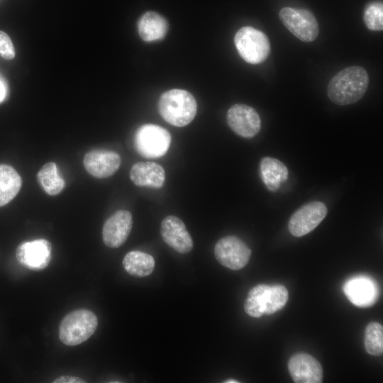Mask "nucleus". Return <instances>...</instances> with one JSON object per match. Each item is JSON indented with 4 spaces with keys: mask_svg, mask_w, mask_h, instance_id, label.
<instances>
[{
    "mask_svg": "<svg viewBox=\"0 0 383 383\" xmlns=\"http://www.w3.org/2000/svg\"><path fill=\"white\" fill-rule=\"evenodd\" d=\"M369 85V76L365 68L355 65L338 72L329 82L328 98L334 104L345 106L359 101Z\"/></svg>",
    "mask_w": 383,
    "mask_h": 383,
    "instance_id": "f257e3e1",
    "label": "nucleus"
},
{
    "mask_svg": "<svg viewBox=\"0 0 383 383\" xmlns=\"http://www.w3.org/2000/svg\"><path fill=\"white\" fill-rule=\"evenodd\" d=\"M158 111L166 122L174 126L183 127L194 118L197 104L190 92L174 89L161 95L158 101Z\"/></svg>",
    "mask_w": 383,
    "mask_h": 383,
    "instance_id": "f03ea898",
    "label": "nucleus"
},
{
    "mask_svg": "<svg viewBox=\"0 0 383 383\" xmlns=\"http://www.w3.org/2000/svg\"><path fill=\"white\" fill-rule=\"evenodd\" d=\"M98 320L95 313L87 309L70 312L59 326V338L68 346L78 345L88 340L96 331Z\"/></svg>",
    "mask_w": 383,
    "mask_h": 383,
    "instance_id": "7ed1b4c3",
    "label": "nucleus"
},
{
    "mask_svg": "<svg viewBox=\"0 0 383 383\" xmlns=\"http://www.w3.org/2000/svg\"><path fill=\"white\" fill-rule=\"evenodd\" d=\"M234 42L240 56L250 64L264 62L270 53L271 47L267 36L251 26L240 28L235 35Z\"/></svg>",
    "mask_w": 383,
    "mask_h": 383,
    "instance_id": "20e7f679",
    "label": "nucleus"
},
{
    "mask_svg": "<svg viewBox=\"0 0 383 383\" xmlns=\"http://www.w3.org/2000/svg\"><path fill=\"white\" fill-rule=\"evenodd\" d=\"M171 135L165 128L155 124H145L136 131L134 148L145 158H159L170 148Z\"/></svg>",
    "mask_w": 383,
    "mask_h": 383,
    "instance_id": "39448f33",
    "label": "nucleus"
},
{
    "mask_svg": "<svg viewBox=\"0 0 383 383\" xmlns=\"http://www.w3.org/2000/svg\"><path fill=\"white\" fill-rule=\"evenodd\" d=\"M279 17L284 26L301 41H313L318 35L316 18L307 9L284 7L279 11Z\"/></svg>",
    "mask_w": 383,
    "mask_h": 383,
    "instance_id": "423d86ee",
    "label": "nucleus"
},
{
    "mask_svg": "<svg viewBox=\"0 0 383 383\" xmlns=\"http://www.w3.org/2000/svg\"><path fill=\"white\" fill-rule=\"evenodd\" d=\"M214 255L218 262L223 266L238 270L248 263L251 250L239 238L228 235L216 243Z\"/></svg>",
    "mask_w": 383,
    "mask_h": 383,
    "instance_id": "0eeeda50",
    "label": "nucleus"
},
{
    "mask_svg": "<svg viewBox=\"0 0 383 383\" xmlns=\"http://www.w3.org/2000/svg\"><path fill=\"white\" fill-rule=\"evenodd\" d=\"M328 209L321 201H312L304 204L291 216L288 228L295 237H301L311 232L326 217Z\"/></svg>",
    "mask_w": 383,
    "mask_h": 383,
    "instance_id": "6e6552de",
    "label": "nucleus"
},
{
    "mask_svg": "<svg viewBox=\"0 0 383 383\" xmlns=\"http://www.w3.org/2000/svg\"><path fill=\"white\" fill-rule=\"evenodd\" d=\"M227 123L237 135L250 138L255 136L261 128V119L252 107L241 104L233 105L228 110Z\"/></svg>",
    "mask_w": 383,
    "mask_h": 383,
    "instance_id": "1a4fd4ad",
    "label": "nucleus"
},
{
    "mask_svg": "<svg viewBox=\"0 0 383 383\" xmlns=\"http://www.w3.org/2000/svg\"><path fill=\"white\" fill-rule=\"evenodd\" d=\"M52 245L45 239H37L21 243L16 251V256L25 267L33 270H44L51 260Z\"/></svg>",
    "mask_w": 383,
    "mask_h": 383,
    "instance_id": "9d476101",
    "label": "nucleus"
},
{
    "mask_svg": "<svg viewBox=\"0 0 383 383\" xmlns=\"http://www.w3.org/2000/svg\"><path fill=\"white\" fill-rule=\"evenodd\" d=\"M343 291L349 301L359 307L372 306L379 294L376 282L365 275H358L348 279L344 284Z\"/></svg>",
    "mask_w": 383,
    "mask_h": 383,
    "instance_id": "9b49d317",
    "label": "nucleus"
},
{
    "mask_svg": "<svg viewBox=\"0 0 383 383\" xmlns=\"http://www.w3.org/2000/svg\"><path fill=\"white\" fill-rule=\"evenodd\" d=\"M133 226V217L127 210H118L104 223L102 239L104 244L111 248H117L127 240Z\"/></svg>",
    "mask_w": 383,
    "mask_h": 383,
    "instance_id": "f8f14e48",
    "label": "nucleus"
},
{
    "mask_svg": "<svg viewBox=\"0 0 383 383\" xmlns=\"http://www.w3.org/2000/svg\"><path fill=\"white\" fill-rule=\"evenodd\" d=\"M121 163L120 155L112 150L96 149L87 152L83 165L91 176L103 179L113 175Z\"/></svg>",
    "mask_w": 383,
    "mask_h": 383,
    "instance_id": "ddd939ff",
    "label": "nucleus"
},
{
    "mask_svg": "<svg viewBox=\"0 0 383 383\" xmlns=\"http://www.w3.org/2000/svg\"><path fill=\"white\" fill-rule=\"evenodd\" d=\"M160 233L163 240L179 253H187L193 248L192 236L183 221L177 216L170 215L162 221Z\"/></svg>",
    "mask_w": 383,
    "mask_h": 383,
    "instance_id": "4468645a",
    "label": "nucleus"
},
{
    "mask_svg": "<svg viewBox=\"0 0 383 383\" xmlns=\"http://www.w3.org/2000/svg\"><path fill=\"white\" fill-rule=\"evenodd\" d=\"M288 370L293 381L296 383H321L323 381L321 364L309 354L294 355L289 360Z\"/></svg>",
    "mask_w": 383,
    "mask_h": 383,
    "instance_id": "2eb2a0df",
    "label": "nucleus"
},
{
    "mask_svg": "<svg viewBox=\"0 0 383 383\" xmlns=\"http://www.w3.org/2000/svg\"><path fill=\"white\" fill-rule=\"evenodd\" d=\"M130 178L136 186L160 189L165 183V172L164 168L157 163L139 162L132 166Z\"/></svg>",
    "mask_w": 383,
    "mask_h": 383,
    "instance_id": "dca6fc26",
    "label": "nucleus"
},
{
    "mask_svg": "<svg viewBox=\"0 0 383 383\" xmlns=\"http://www.w3.org/2000/svg\"><path fill=\"white\" fill-rule=\"evenodd\" d=\"M260 174L267 189L275 192L287 180L289 172L286 165L279 160L265 157L260 163Z\"/></svg>",
    "mask_w": 383,
    "mask_h": 383,
    "instance_id": "f3484780",
    "label": "nucleus"
},
{
    "mask_svg": "<svg viewBox=\"0 0 383 383\" xmlns=\"http://www.w3.org/2000/svg\"><path fill=\"white\" fill-rule=\"evenodd\" d=\"M167 29L168 24L166 19L154 11L144 13L138 23V30L140 38L148 42L163 38Z\"/></svg>",
    "mask_w": 383,
    "mask_h": 383,
    "instance_id": "a211bd4d",
    "label": "nucleus"
},
{
    "mask_svg": "<svg viewBox=\"0 0 383 383\" xmlns=\"http://www.w3.org/2000/svg\"><path fill=\"white\" fill-rule=\"evenodd\" d=\"M22 179L11 166L0 164V206L13 200L19 192Z\"/></svg>",
    "mask_w": 383,
    "mask_h": 383,
    "instance_id": "6ab92c4d",
    "label": "nucleus"
},
{
    "mask_svg": "<svg viewBox=\"0 0 383 383\" xmlns=\"http://www.w3.org/2000/svg\"><path fill=\"white\" fill-rule=\"evenodd\" d=\"M123 266L131 275L142 277L150 274L155 267L154 258L149 254L133 250L128 252L123 259Z\"/></svg>",
    "mask_w": 383,
    "mask_h": 383,
    "instance_id": "aec40b11",
    "label": "nucleus"
},
{
    "mask_svg": "<svg viewBox=\"0 0 383 383\" xmlns=\"http://www.w3.org/2000/svg\"><path fill=\"white\" fill-rule=\"evenodd\" d=\"M37 179L42 189L50 196L60 194L65 185V180L58 173L56 164L52 162L45 164L40 169Z\"/></svg>",
    "mask_w": 383,
    "mask_h": 383,
    "instance_id": "412c9836",
    "label": "nucleus"
},
{
    "mask_svg": "<svg viewBox=\"0 0 383 383\" xmlns=\"http://www.w3.org/2000/svg\"><path fill=\"white\" fill-rule=\"evenodd\" d=\"M270 286L258 284L249 292L244 304L247 314L253 318H260L265 313Z\"/></svg>",
    "mask_w": 383,
    "mask_h": 383,
    "instance_id": "4be33fe9",
    "label": "nucleus"
},
{
    "mask_svg": "<svg viewBox=\"0 0 383 383\" xmlns=\"http://www.w3.org/2000/svg\"><path fill=\"white\" fill-rule=\"evenodd\" d=\"M365 347L370 355L379 356L383 353V327L380 323L372 322L367 326Z\"/></svg>",
    "mask_w": 383,
    "mask_h": 383,
    "instance_id": "5701e85b",
    "label": "nucleus"
},
{
    "mask_svg": "<svg viewBox=\"0 0 383 383\" xmlns=\"http://www.w3.org/2000/svg\"><path fill=\"white\" fill-rule=\"evenodd\" d=\"M289 293L287 288L280 284L270 286L265 313L270 315L282 309L287 304Z\"/></svg>",
    "mask_w": 383,
    "mask_h": 383,
    "instance_id": "b1692460",
    "label": "nucleus"
},
{
    "mask_svg": "<svg viewBox=\"0 0 383 383\" xmlns=\"http://www.w3.org/2000/svg\"><path fill=\"white\" fill-rule=\"evenodd\" d=\"M363 21L368 29L374 31L383 29V5L380 1L372 2L365 9Z\"/></svg>",
    "mask_w": 383,
    "mask_h": 383,
    "instance_id": "393cba45",
    "label": "nucleus"
},
{
    "mask_svg": "<svg viewBox=\"0 0 383 383\" xmlns=\"http://www.w3.org/2000/svg\"><path fill=\"white\" fill-rule=\"evenodd\" d=\"M0 56L9 60L15 57V50L11 38L1 30H0Z\"/></svg>",
    "mask_w": 383,
    "mask_h": 383,
    "instance_id": "a878e982",
    "label": "nucleus"
},
{
    "mask_svg": "<svg viewBox=\"0 0 383 383\" xmlns=\"http://www.w3.org/2000/svg\"><path fill=\"white\" fill-rule=\"evenodd\" d=\"M54 383H84L87 382L82 378L71 375H62L52 381Z\"/></svg>",
    "mask_w": 383,
    "mask_h": 383,
    "instance_id": "bb28decb",
    "label": "nucleus"
},
{
    "mask_svg": "<svg viewBox=\"0 0 383 383\" xmlns=\"http://www.w3.org/2000/svg\"><path fill=\"white\" fill-rule=\"evenodd\" d=\"M7 95V88L6 85L3 80V79L0 77V103L4 101V100L6 99Z\"/></svg>",
    "mask_w": 383,
    "mask_h": 383,
    "instance_id": "cd10ccee",
    "label": "nucleus"
},
{
    "mask_svg": "<svg viewBox=\"0 0 383 383\" xmlns=\"http://www.w3.org/2000/svg\"><path fill=\"white\" fill-rule=\"evenodd\" d=\"M224 383H238L239 382L238 380H235V379H228L225 382H223Z\"/></svg>",
    "mask_w": 383,
    "mask_h": 383,
    "instance_id": "c85d7f7f",
    "label": "nucleus"
}]
</instances>
